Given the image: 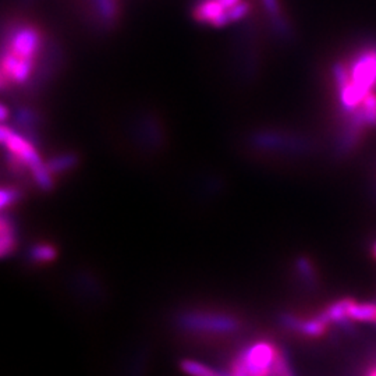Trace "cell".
Masks as SVG:
<instances>
[{
  "instance_id": "obj_21",
  "label": "cell",
  "mask_w": 376,
  "mask_h": 376,
  "mask_svg": "<svg viewBox=\"0 0 376 376\" xmlns=\"http://www.w3.org/2000/svg\"><path fill=\"white\" fill-rule=\"evenodd\" d=\"M373 256H374V259L376 261V241L373 244Z\"/></svg>"
},
{
  "instance_id": "obj_6",
  "label": "cell",
  "mask_w": 376,
  "mask_h": 376,
  "mask_svg": "<svg viewBox=\"0 0 376 376\" xmlns=\"http://www.w3.org/2000/svg\"><path fill=\"white\" fill-rule=\"evenodd\" d=\"M279 321H280V325L286 331L303 339H321L328 333L329 326H331V324L322 315L321 311L310 317H304V315H298L293 312H284L280 315Z\"/></svg>"
},
{
  "instance_id": "obj_19",
  "label": "cell",
  "mask_w": 376,
  "mask_h": 376,
  "mask_svg": "<svg viewBox=\"0 0 376 376\" xmlns=\"http://www.w3.org/2000/svg\"><path fill=\"white\" fill-rule=\"evenodd\" d=\"M6 119H7V108L3 105V106H1V120L4 122Z\"/></svg>"
},
{
  "instance_id": "obj_14",
  "label": "cell",
  "mask_w": 376,
  "mask_h": 376,
  "mask_svg": "<svg viewBox=\"0 0 376 376\" xmlns=\"http://www.w3.org/2000/svg\"><path fill=\"white\" fill-rule=\"evenodd\" d=\"M75 162H77V159L73 155H62V157H57V158L52 159L46 165H48L49 172L55 176V175L68 172L75 165Z\"/></svg>"
},
{
  "instance_id": "obj_18",
  "label": "cell",
  "mask_w": 376,
  "mask_h": 376,
  "mask_svg": "<svg viewBox=\"0 0 376 376\" xmlns=\"http://www.w3.org/2000/svg\"><path fill=\"white\" fill-rule=\"evenodd\" d=\"M263 6L266 7L268 13H269L273 18H279V17H280V6H279V0H263Z\"/></svg>"
},
{
  "instance_id": "obj_2",
  "label": "cell",
  "mask_w": 376,
  "mask_h": 376,
  "mask_svg": "<svg viewBox=\"0 0 376 376\" xmlns=\"http://www.w3.org/2000/svg\"><path fill=\"white\" fill-rule=\"evenodd\" d=\"M178 331L196 340H224L240 335L245 321L231 310L222 307H189L175 317Z\"/></svg>"
},
{
  "instance_id": "obj_17",
  "label": "cell",
  "mask_w": 376,
  "mask_h": 376,
  "mask_svg": "<svg viewBox=\"0 0 376 376\" xmlns=\"http://www.w3.org/2000/svg\"><path fill=\"white\" fill-rule=\"evenodd\" d=\"M250 11V6L248 3L245 1H240L238 4H236L234 7H231L227 13V17H229V22H234V21H238L241 18H244Z\"/></svg>"
},
{
  "instance_id": "obj_13",
  "label": "cell",
  "mask_w": 376,
  "mask_h": 376,
  "mask_svg": "<svg viewBox=\"0 0 376 376\" xmlns=\"http://www.w3.org/2000/svg\"><path fill=\"white\" fill-rule=\"evenodd\" d=\"M294 270L303 283H305L308 286L315 284L317 270H315L311 259H308L305 256H300L294 263Z\"/></svg>"
},
{
  "instance_id": "obj_10",
  "label": "cell",
  "mask_w": 376,
  "mask_h": 376,
  "mask_svg": "<svg viewBox=\"0 0 376 376\" xmlns=\"http://www.w3.org/2000/svg\"><path fill=\"white\" fill-rule=\"evenodd\" d=\"M353 303H354V298L345 297V298H340V300L329 304L321 312L328 319L329 324H336L339 326L346 328V325L350 321V318H349V308H350V305Z\"/></svg>"
},
{
  "instance_id": "obj_9",
  "label": "cell",
  "mask_w": 376,
  "mask_h": 376,
  "mask_svg": "<svg viewBox=\"0 0 376 376\" xmlns=\"http://www.w3.org/2000/svg\"><path fill=\"white\" fill-rule=\"evenodd\" d=\"M57 248L53 243L39 240L32 243L27 250V261L34 266H45L57 259Z\"/></svg>"
},
{
  "instance_id": "obj_12",
  "label": "cell",
  "mask_w": 376,
  "mask_h": 376,
  "mask_svg": "<svg viewBox=\"0 0 376 376\" xmlns=\"http://www.w3.org/2000/svg\"><path fill=\"white\" fill-rule=\"evenodd\" d=\"M350 321L371 322L376 325V303H354L349 308Z\"/></svg>"
},
{
  "instance_id": "obj_1",
  "label": "cell",
  "mask_w": 376,
  "mask_h": 376,
  "mask_svg": "<svg viewBox=\"0 0 376 376\" xmlns=\"http://www.w3.org/2000/svg\"><path fill=\"white\" fill-rule=\"evenodd\" d=\"M339 106L345 117L354 113L376 91V42H370L350 57L333 66Z\"/></svg>"
},
{
  "instance_id": "obj_15",
  "label": "cell",
  "mask_w": 376,
  "mask_h": 376,
  "mask_svg": "<svg viewBox=\"0 0 376 376\" xmlns=\"http://www.w3.org/2000/svg\"><path fill=\"white\" fill-rule=\"evenodd\" d=\"M21 199V192L20 189L11 186H4L1 188V194H0V203H1V209L7 210L8 208L14 206L15 203H18Z\"/></svg>"
},
{
  "instance_id": "obj_8",
  "label": "cell",
  "mask_w": 376,
  "mask_h": 376,
  "mask_svg": "<svg viewBox=\"0 0 376 376\" xmlns=\"http://www.w3.org/2000/svg\"><path fill=\"white\" fill-rule=\"evenodd\" d=\"M20 244V237H18V230L14 223V220L3 212L1 222H0V252L3 258L11 256Z\"/></svg>"
},
{
  "instance_id": "obj_3",
  "label": "cell",
  "mask_w": 376,
  "mask_h": 376,
  "mask_svg": "<svg viewBox=\"0 0 376 376\" xmlns=\"http://www.w3.org/2000/svg\"><path fill=\"white\" fill-rule=\"evenodd\" d=\"M42 48L41 32L32 25H21L10 34L1 57V84L20 85L34 73L36 56Z\"/></svg>"
},
{
  "instance_id": "obj_5",
  "label": "cell",
  "mask_w": 376,
  "mask_h": 376,
  "mask_svg": "<svg viewBox=\"0 0 376 376\" xmlns=\"http://www.w3.org/2000/svg\"><path fill=\"white\" fill-rule=\"evenodd\" d=\"M280 352L282 349L266 338L250 340L238 349L250 376H275Z\"/></svg>"
},
{
  "instance_id": "obj_20",
  "label": "cell",
  "mask_w": 376,
  "mask_h": 376,
  "mask_svg": "<svg viewBox=\"0 0 376 376\" xmlns=\"http://www.w3.org/2000/svg\"><path fill=\"white\" fill-rule=\"evenodd\" d=\"M367 376H376V367H373V368L367 373Z\"/></svg>"
},
{
  "instance_id": "obj_7",
  "label": "cell",
  "mask_w": 376,
  "mask_h": 376,
  "mask_svg": "<svg viewBox=\"0 0 376 376\" xmlns=\"http://www.w3.org/2000/svg\"><path fill=\"white\" fill-rule=\"evenodd\" d=\"M229 10L220 0H203L195 8V18L212 27H224L229 24Z\"/></svg>"
},
{
  "instance_id": "obj_4",
  "label": "cell",
  "mask_w": 376,
  "mask_h": 376,
  "mask_svg": "<svg viewBox=\"0 0 376 376\" xmlns=\"http://www.w3.org/2000/svg\"><path fill=\"white\" fill-rule=\"evenodd\" d=\"M0 138L3 147L11 157L13 164L20 169L27 171L36 187L43 191L53 187V175L49 172L48 165L41 159L36 148L31 141L7 126L1 127Z\"/></svg>"
},
{
  "instance_id": "obj_16",
  "label": "cell",
  "mask_w": 376,
  "mask_h": 376,
  "mask_svg": "<svg viewBox=\"0 0 376 376\" xmlns=\"http://www.w3.org/2000/svg\"><path fill=\"white\" fill-rule=\"evenodd\" d=\"M275 376H296L294 371L291 368V364L289 361V357L286 354L284 350L280 352L279 360H277V366H276V374Z\"/></svg>"
},
{
  "instance_id": "obj_11",
  "label": "cell",
  "mask_w": 376,
  "mask_h": 376,
  "mask_svg": "<svg viewBox=\"0 0 376 376\" xmlns=\"http://www.w3.org/2000/svg\"><path fill=\"white\" fill-rule=\"evenodd\" d=\"M180 370L187 376H230L227 371L224 373L194 359H183L180 361Z\"/></svg>"
}]
</instances>
